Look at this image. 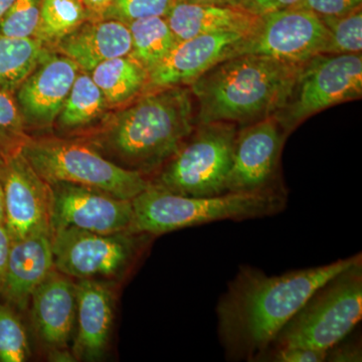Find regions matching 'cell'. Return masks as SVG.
Here are the masks:
<instances>
[{
    "label": "cell",
    "instance_id": "83f0119b",
    "mask_svg": "<svg viewBox=\"0 0 362 362\" xmlns=\"http://www.w3.org/2000/svg\"><path fill=\"white\" fill-rule=\"evenodd\" d=\"M30 138L14 94L0 90V164L21 152Z\"/></svg>",
    "mask_w": 362,
    "mask_h": 362
},
{
    "label": "cell",
    "instance_id": "8d00e7d4",
    "mask_svg": "<svg viewBox=\"0 0 362 362\" xmlns=\"http://www.w3.org/2000/svg\"><path fill=\"white\" fill-rule=\"evenodd\" d=\"M190 4H204V6L240 7L245 8L249 0H185Z\"/></svg>",
    "mask_w": 362,
    "mask_h": 362
},
{
    "label": "cell",
    "instance_id": "8992f818",
    "mask_svg": "<svg viewBox=\"0 0 362 362\" xmlns=\"http://www.w3.org/2000/svg\"><path fill=\"white\" fill-rule=\"evenodd\" d=\"M362 316V259L316 290L279 332L269 349L327 351L349 337Z\"/></svg>",
    "mask_w": 362,
    "mask_h": 362
},
{
    "label": "cell",
    "instance_id": "6da1fadb",
    "mask_svg": "<svg viewBox=\"0 0 362 362\" xmlns=\"http://www.w3.org/2000/svg\"><path fill=\"white\" fill-rule=\"evenodd\" d=\"M359 259L361 255L279 276L240 267L216 306L218 337L228 359L258 361L311 295Z\"/></svg>",
    "mask_w": 362,
    "mask_h": 362
},
{
    "label": "cell",
    "instance_id": "f35d334b",
    "mask_svg": "<svg viewBox=\"0 0 362 362\" xmlns=\"http://www.w3.org/2000/svg\"><path fill=\"white\" fill-rule=\"evenodd\" d=\"M14 0H0V23L4 20V16L13 6Z\"/></svg>",
    "mask_w": 362,
    "mask_h": 362
},
{
    "label": "cell",
    "instance_id": "f1b7e54d",
    "mask_svg": "<svg viewBox=\"0 0 362 362\" xmlns=\"http://www.w3.org/2000/svg\"><path fill=\"white\" fill-rule=\"evenodd\" d=\"M42 0H14L0 23V35L13 37H35L39 25Z\"/></svg>",
    "mask_w": 362,
    "mask_h": 362
},
{
    "label": "cell",
    "instance_id": "ac0fdd59",
    "mask_svg": "<svg viewBox=\"0 0 362 362\" xmlns=\"http://www.w3.org/2000/svg\"><path fill=\"white\" fill-rule=\"evenodd\" d=\"M54 268L51 235L13 240L0 286V299L21 313L28 310L35 288Z\"/></svg>",
    "mask_w": 362,
    "mask_h": 362
},
{
    "label": "cell",
    "instance_id": "5b68a950",
    "mask_svg": "<svg viewBox=\"0 0 362 362\" xmlns=\"http://www.w3.org/2000/svg\"><path fill=\"white\" fill-rule=\"evenodd\" d=\"M21 153L49 185L71 183L123 199H133L149 187L148 178L116 165L78 138L30 136Z\"/></svg>",
    "mask_w": 362,
    "mask_h": 362
},
{
    "label": "cell",
    "instance_id": "2e32d148",
    "mask_svg": "<svg viewBox=\"0 0 362 362\" xmlns=\"http://www.w3.org/2000/svg\"><path fill=\"white\" fill-rule=\"evenodd\" d=\"M30 323L45 351L69 347L77 318V285L52 269L35 288L30 305Z\"/></svg>",
    "mask_w": 362,
    "mask_h": 362
},
{
    "label": "cell",
    "instance_id": "d590c367",
    "mask_svg": "<svg viewBox=\"0 0 362 362\" xmlns=\"http://www.w3.org/2000/svg\"><path fill=\"white\" fill-rule=\"evenodd\" d=\"M89 13L90 20H102L115 0H81Z\"/></svg>",
    "mask_w": 362,
    "mask_h": 362
},
{
    "label": "cell",
    "instance_id": "ba28073f",
    "mask_svg": "<svg viewBox=\"0 0 362 362\" xmlns=\"http://www.w3.org/2000/svg\"><path fill=\"white\" fill-rule=\"evenodd\" d=\"M154 237L132 230L101 233L66 228L51 233L56 270L74 280H122Z\"/></svg>",
    "mask_w": 362,
    "mask_h": 362
},
{
    "label": "cell",
    "instance_id": "8fae6325",
    "mask_svg": "<svg viewBox=\"0 0 362 362\" xmlns=\"http://www.w3.org/2000/svg\"><path fill=\"white\" fill-rule=\"evenodd\" d=\"M285 135L275 116L238 130L228 192L285 194L276 183Z\"/></svg>",
    "mask_w": 362,
    "mask_h": 362
},
{
    "label": "cell",
    "instance_id": "603a6c76",
    "mask_svg": "<svg viewBox=\"0 0 362 362\" xmlns=\"http://www.w3.org/2000/svg\"><path fill=\"white\" fill-rule=\"evenodd\" d=\"M52 52L35 37L0 35V90L14 94L21 83Z\"/></svg>",
    "mask_w": 362,
    "mask_h": 362
},
{
    "label": "cell",
    "instance_id": "1f68e13d",
    "mask_svg": "<svg viewBox=\"0 0 362 362\" xmlns=\"http://www.w3.org/2000/svg\"><path fill=\"white\" fill-rule=\"evenodd\" d=\"M362 0H301L296 8L313 11L319 16H337L361 7Z\"/></svg>",
    "mask_w": 362,
    "mask_h": 362
},
{
    "label": "cell",
    "instance_id": "d6a6232c",
    "mask_svg": "<svg viewBox=\"0 0 362 362\" xmlns=\"http://www.w3.org/2000/svg\"><path fill=\"white\" fill-rule=\"evenodd\" d=\"M344 339L333 345L331 349L326 351L325 361H361L362 351L361 343L357 341L344 342Z\"/></svg>",
    "mask_w": 362,
    "mask_h": 362
},
{
    "label": "cell",
    "instance_id": "4fadbf2b",
    "mask_svg": "<svg viewBox=\"0 0 362 362\" xmlns=\"http://www.w3.org/2000/svg\"><path fill=\"white\" fill-rule=\"evenodd\" d=\"M51 188L52 232L66 228L101 233L130 230L132 199L71 183H54Z\"/></svg>",
    "mask_w": 362,
    "mask_h": 362
},
{
    "label": "cell",
    "instance_id": "9c48e42d",
    "mask_svg": "<svg viewBox=\"0 0 362 362\" xmlns=\"http://www.w3.org/2000/svg\"><path fill=\"white\" fill-rule=\"evenodd\" d=\"M361 95V54H318L302 66L291 97L275 117L290 132L308 117Z\"/></svg>",
    "mask_w": 362,
    "mask_h": 362
},
{
    "label": "cell",
    "instance_id": "4dcf8cb0",
    "mask_svg": "<svg viewBox=\"0 0 362 362\" xmlns=\"http://www.w3.org/2000/svg\"><path fill=\"white\" fill-rule=\"evenodd\" d=\"M326 351L303 349V347H280L268 349L257 361L274 362H323Z\"/></svg>",
    "mask_w": 362,
    "mask_h": 362
},
{
    "label": "cell",
    "instance_id": "e575fe53",
    "mask_svg": "<svg viewBox=\"0 0 362 362\" xmlns=\"http://www.w3.org/2000/svg\"><path fill=\"white\" fill-rule=\"evenodd\" d=\"M11 242L13 240H11V235H9L8 230H7L6 223H0V286H1L2 280H4Z\"/></svg>",
    "mask_w": 362,
    "mask_h": 362
},
{
    "label": "cell",
    "instance_id": "d4e9b609",
    "mask_svg": "<svg viewBox=\"0 0 362 362\" xmlns=\"http://www.w3.org/2000/svg\"><path fill=\"white\" fill-rule=\"evenodd\" d=\"M89 20L81 0H42L35 37L54 51L64 37Z\"/></svg>",
    "mask_w": 362,
    "mask_h": 362
},
{
    "label": "cell",
    "instance_id": "ab89813d",
    "mask_svg": "<svg viewBox=\"0 0 362 362\" xmlns=\"http://www.w3.org/2000/svg\"><path fill=\"white\" fill-rule=\"evenodd\" d=\"M6 223V206H4V189L0 185V223Z\"/></svg>",
    "mask_w": 362,
    "mask_h": 362
},
{
    "label": "cell",
    "instance_id": "52a82bcc",
    "mask_svg": "<svg viewBox=\"0 0 362 362\" xmlns=\"http://www.w3.org/2000/svg\"><path fill=\"white\" fill-rule=\"evenodd\" d=\"M237 133V124H197L175 156L150 176L149 187L183 197L226 194Z\"/></svg>",
    "mask_w": 362,
    "mask_h": 362
},
{
    "label": "cell",
    "instance_id": "f546056e",
    "mask_svg": "<svg viewBox=\"0 0 362 362\" xmlns=\"http://www.w3.org/2000/svg\"><path fill=\"white\" fill-rule=\"evenodd\" d=\"M176 0H115L103 18L129 23L143 18H166Z\"/></svg>",
    "mask_w": 362,
    "mask_h": 362
},
{
    "label": "cell",
    "instance_id": "d6986e66",
    "mask_svg": "<svg viewBox=\"0 0 362 362\" xmlns=\"http://www.w3.org/2000/svg\"><path fill=\"white\" fill-rule=\"evenodd\" d=\"M131 49L129 26L109 18L85 21L54 47L87 73L108 59L128 56Z\"/></svg>",
    "mask_w": 362,
    "mask_h": 362
},
{
    "label": "cell",
    "instance_id": "ffe728a7",
    "mask_svg": "<svg viewBox=\"0 0 362 362\" xmlns=\"http://www.w3.org/2000/svg\"><path fill=\"white\" fill-rule=\"evenodd\" d=\"M165 18L177 42L209 33L250 35L259 21V16L240 7L204 6L185 0H176Z\"/></svg>",
    "mask_w": 362,
    "mask_h": 362
},
{
    "label": "cell",
    "instance_id": "e0dca14e",
    "mask_svg": "<svg viewBox=\"0 0 362 362\" xmlns=\"http://www.w3.org/2000/svg\"><path fill=\"white\" fill-rule=\"evenodd\" d=\"M77 285V334L73 352L77 361H98L110 340L115 310L113 283L81 279Z\"/></svg>",
    "mask_w": 362,
    "mask_h": 362
},
{
    "label": "cell",
    "instance_id": "9a60e30c",
    "mask_svg": "<svg viewBox=\"0 0 362 362\" xmlns=\"http://www.w3.org/2000/svg\"><path fill=\"white\" fill-rule=\"evenodd\" d=\"M247 37L240 33H218L178 42L168 57L149 71L146 92L162 88L189 87L213 66L238 56Z\"/></svg>",
    "mask_w": 362,
    "mask_h": 362
},
{
    "label": "cell",
    "instance_id": "5bb4252c",
    "mask_svg": "<svg viewBox=\"0 0 362 362\" xmlns=\"http://www.w3.org/2000/svg\"><path fill=\"white\" fill-rule=\"evenodd\" d=\"M80 68L75 62L52 52L14 92L28 134L54 128Z\"/></svg>",
    "mask_w": 362,
    "mask_h": 362
},
{
    "label": "cell",
    "instance_id": "44dd1931",
    "mask_svg": "<svg viewBox=\"0 0 362 362\" xmlns=\"http://www.w3.org/2000/svg\"><path fill=\"white\" fill-rule=\"evenodd\" d=\"M114 111L90 74L80 70L52 130L58 137H84L101 127Z\"/></svg>",
    "mask_w": 362,
    "mask_h": 362
},
{
    "label": "cell",
    "instance_id": "277c9868",
    "mask_svg": "<svg viewBox=\"0 0 362 362\" xmlns=\"http://www.w3.org/2000/svg\"><path fill=\"white\" fill-rule=\"evenodd\" d=\"M130 230L152 237L221 221L265 218L282 211L286 194L228 192L213 197H183L146 188L132 199Z\"/></svg>",
    "mask_w": 362,
    "mask_h": 362
},
{
    "label": "cell",
    "instance_id": "4316f807",
    "mask_svg": "<svg viewBox=\"0 0 362 362\" xmlns=\"http://www.w3.org/2000/svg\"><path fill=\"white\" fill-rule=\"evenodd\" d=\"M328 30L324 54H356L362 49L361 7L337 16H320Z\"/></svg>",
    "mask_w": 362,
    "mask_h": 362
},
{
    "label": "cell",
    "instance_id": "7c38bea8",
    "mask_svg": "<svg viewBox=\"0 0 362 362\" xmlns=\"http://www.w3.org/2000/svg\"><path fill=\"white\" fill-rule=\"evenodd\" d=\"M6 226L11 240L30 235H51V185L42 180L23 153L0 164Z\"/></svg>",
    "mask_w": 362,
    "mask_h": 362
},
{
    "label": "cell",
    "instance_id": "7402d4cb",
    "mask_svg": "<svg viewBox=\"0 0 362 362\" xmlns=\"http://www.w3.org/2000/svg\"><path fill=\"white\" fill-rule=\"evenodd\" d=\"M89 74L113 110L141 96L149 82V71L131 54L103 62Z\"/></svg>",
    "mask_w": 362,
    "mask_h": 362
},
{
    "label": "cell",
    "instance_id": "30bf717a",
    "mask_svg": "<svg viewBox=\"0 0 362 362\" xmlns=\"http://www.w3.org/2000/svg\"><path fill=\"white\" fill-rule=\"evenodd\" d=\"M328 30L320 16L296 7L259 16L256 30L247 35L240 54H259L303 65L309 59L325 54Z\"/></svg>",
    "mask_w": 362,
    "mask_h": 362
},
{
    "label": "cell",
    "instance_id": "74e56055",
    "mask_svg": "<svg viewBox=\"0 0 362 362\" xmlns=\"http://www.w3.org/2000/svg\"><path fill=\"white\" fill-rule=\"evenodd\" d=\"M47 357L49 361L54 362H73L77 361L73 350L69 349V347L64 349H54L47 351Z\"/></svg>",
    "mask_w": 362,
    "mask_h": 362
},
{
    "label": "cell",
    "instance_id": "484cf974",
    "mask_svg": "<svg viewBox=\"0 0 362 362\" xmlns=\"http://www.w3.org/2000/svg\"><path fill=\"white\" fill-rule=\"evenodd\" d=\"M21 314L0 299V362H23L32 356L30 334Z\"/></svg>",
    "mask_w": 362,
    "mask_h": 362
},
{
    "label": "cell",
    "instance_id": "cb8c5ba5",
    "mask_svg": "<svg viewBox=\"0 0 362 362\" xmlns=\"http://www.w3.org/2000/svg\"><path fill=\"white\" fill-rule=\"evenodd\" d=\"M127 25L132 40L130 54L148 71L158 66L178 42L165 18L154 16L131 21Z\"/></svg>",
    "mask_w": 362,
    "mask_h": 362
},
{
    "label": "cell",
    "instance_id": "836d02e7",
    "mask_svg": "<svg viewBox=\"0 0 362 362\" xmlns=\"http://www.w3.org/2000/svg\"><path fill=\"white\" fill-rule=\"evenodd\" d=\"M300 1L301 0H249L245 9L257 16H262L272 11L289 8Z\"/></svg>",
    "mask_w": 362,
    "mask_h": 362
},
{
    "label": "cell",
    "instance_id": "3957f363",
    "mask_svg": "<svg viewBox=\"0 0 362 362\" xmlns=\"http://www.w3.org/2000/svg\"><path fill=\"white\" fill-rule=\"evenodd\" d=\"M303 65L259 54L221 62L189 86L199 104L197 124L252 123L276 115L291 97Z\"/></svg>",
    "mask_w": 362,
    "mask_h": 362
},
{
    "label": "cell",
    "instance_id": "7a4b0ae2",
    "mask_svg": "<svg viewBox=\"0 0 362 362\" xmlns=\"http://www.w3.org/2000/svg\"><path fill=\"white\" fill-rule=\"evenodd\" d=\"M187 86L162 88L117 109L94 132L78 138L127 170L149 178L171 158L197 126Z\"/></svg>",
    "mask_w": 362,
    "mask_h": 362
}]
</instances>
